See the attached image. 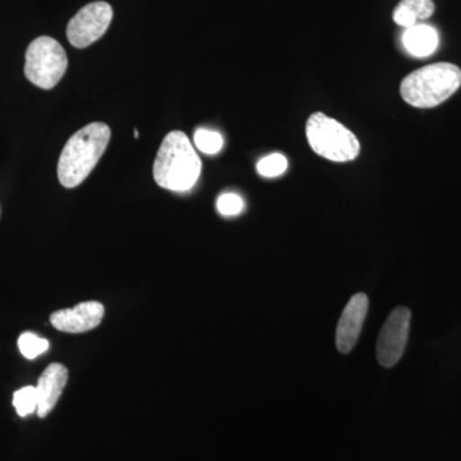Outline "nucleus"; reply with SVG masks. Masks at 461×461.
<instances>
[{
  "label": "nucleus",
  "mask_w": 461,
  "mask_h": 461,
  "mask_svg": "<svg viewBox=\"0 0 461 461\" xmlns=\"http://www.w3.org/2000/svg\"><path fill=\"white\" fill-rule=\"evenodd\" d=\"M109 139L111 129L105 123L94 122L78 130L60 153L58 162L60 184L67 189L83 184L104 154Z\"/></svg>",
  "instance_id": "obj_1"
},
{
  "label": "nucleus",
  "mask_w": 461,
  "mask_h": 461,
  "mask_svg": "<svg viewBox=\"0 0 461 461\" xmlns=\"http://www.w3.org/2000/svg\"><path fill=\"white\" fill-rule=\"evenodd\" d=\"M202 172V162L189 138L181 131L166 136L154 162V178L166 190L184 193L193 189Z\"/></svg>",
  "instance_id": "obj_2"
},
{
  "label": "nucleus",
  "mask_w": 461,
  "mask_h": 461,
  "mask_svg": "<svg viewBox=\"0 0 461 461\" xmlns=\"http://www.w3.org/2000/svg\"><path fill=\"white\" fill-rule=\"evenodd\" d=\"M461 86V69L453 63H435L411 72L403 78L400 93L415 108L442 104Z\"/></svg>",
  "instance_id": "obj_3"
},
{
  "label": "nucleus",
  "mask_w": 461,
  "mask_h": 461,
  "mask_svg": "<svg viewBox=\"0 0 461 461\" xmlns=\"http://www.w3.org/2000/svg\"><path fill=\"white\" fill-rule=\"evenodd\" d=\"M306 139L318 156L344 163L359 156L360 142L344 124L329 115L317 112L306 122Z\"/></svg>",
  "instance_id": "obj_4"
},
{
  "label": "nucleus",
  "mask_w": 461,
  "mask_h": 461,
  "mask_svg": "<svg viewBox=\"0 0 461 461\" xmlns=\"http://www.w3.org/2000/svg\"><path fill=\"white\" fill-rule=\"evenodd\" d=\"M67 66L66 51L56 39L41 36L27 48L25 75L41 89H53L62 80Z\"/></svg>",
  "instance_id": "obj_5"
},
{
  "label": "nucleus",
  "mask_w": 461,
  "mask_h": 461,
  "mask_svg": "<svg viewBox=\"0 0 461 461\" xmlns=\"http://www.w3.org/2000/svg\"><path fill=\"white\" fill-rule=\"evenodd\" d=\"M113 18V9L105 2L85 5L69 21L67 38L75 48H86L107 32Z\"/></svg>",
  "instance_id": "obj_6"
},
{
  "label": "nucleus",
  "mask_w": 461,
  "mask_h": 461,
  "mask_svg": "<svg viewBox=\"0 0 461 461\" xmlns=\"http://www.w3.org/2000/svg\"><path fill=\"white\" fill-rule=\"evenodd\" d=\"M411 321V311L405 306L396 308L384 321L377 341V360L384 368L396 366L402 359L408 344Z\"/></svg>",
  "instance_id": "obj_7"
},
{
  "label": "nucleus",
  "mask_w": 461,
  "mask_h": 461,
  "mask_svg": "<svg viewBox=\"0 0 461 461\" xmlns=\"http://www.w3.org/2000/svg\"><path fill=\"white\" fill-rule=\"evenodd\" d=\"M368 308L369 302L366 294H357L345 306L336 330V346L342 354L350 353L357 344Z\"/></svg>",
  "instance_id": "obj_8"
},
{
  "label": "nucleus",
  "mask_w": 461,
  "mask_h": 461,
  "mask_svg": "<svg viewBox=\"0 0 461 461\" xmlns=\"http://www.w3.org/2000/svg\"><path fill=\"white\" fill-rule=\"evenodd\" d=\"M104 317V306L98 302H86L71 309L51 314L54 329L67 333H84L98 327Z\"/></svg>",
  "instance_id": "obj_9"
},
{
  "label": "nucleus",
  "mask_w": 461,
  "mask_h": 461,
  "mask_svg": "<svg viewBox=\"0 0 461 461\" xmlns=\"http://www.w3.org/2000/svg\"><path fill=\"white\" fill-rule=\"evenodd\" d=\"M67 381H68V371L62 364H50L44 373L39 378L36 393H38V412L39 418H45L54 406L58 400L62 396Z\"/></svg>",
  "instance_id": "obj_10"
},
{
  "label": "nucleus",
  "mask_w": 461,
  "mask_h": 461,
  "mask_svg": "<svg viewBox=\"0 0 461 461\" xmlns=\"http://www.w3.org/2000/svg\"><path fill=\"white\" fill-rule=\"evenodd\" d=\"M403 47L417 58L429 57L435 53L438 47V33L432 26L417 23L409 27L402 36Z\"/></svg>",
  "instance_id": "obj_11"
},
{
  "label": "nucleus",
  "mask_w": 461,
  "mask_h": 461,
  "mask_svg": "<svg viewBox=\"0 0 461 461\" xmlns=\"http://www.w3.org/2000/svg\"><path fill=\"white\" fill-rule=\"evenodd\" d=\"M435 9L433 0H402L393 11V21L397 25L409 29L420 21L429 20L435 14Z\"/></svg>",
  "instance_id": "obj_12"
},
{
  "label": "nucleus",
  "mask_w": 461,
  "mask_h": 461,
  "mask_svg": "<svg viewBox=\"0 0 461 461\" xmlns=\"http://www.w3.org/2000/svg\"><path fill=\"white\" fill-rule=\"evenodd\" d=\"M14 406L20 417H27L38 411L36 387L27 386L16 391L14 395Z\"/></svg>",
  "instance_id": "obj_13"
},
{
  "label": "nucleus",
  "mask_w": 461,
  "mask_h": 461,
  "mask_svg": "<svg viewBox=\"0 0 461 461\" xmlns=\"http://www.w3.org/2000/svg\"><path fill=\"white\" fill-rule=\"evenodd\" d=\"M18 348L26 359H35L50 348V342L35 333L26 332L18 339Z\"/></svg>",
  "instance_id": "obj_14"
},
{
  "label": "nucleus",
  "mask_w": 461,
  "mask_h": 461,
  "mask_svg": "<svg viewBox=\"0 0 461 461\" xmlns=\"http://www.w3.org/2000/svg\"><path fill=\"white\" fill-rule=\"evenodd\" d=\"M194 142L200 151L205 154H217L223 148V138L220 132L212 130H196Z\"/></svg>",
  "instance_id": "obj_15"
},
{
  "label": "nucleus",
  "mask_w": 461,
  "mask_h": 461,
  "mask_svg": "<svg viewBox=\"0 0 461 461\" xmlns=\"http://www.w3.org/2000/svg\"><path fill=\"white\" fill-rule=\"evenodd\" d=\"M287 167L286 157L280 153H275L259 160L257 168L258 172L264 177H277V176H281L282 173L286 171Z\"/></svg>",
  "instance_id": "obj_16"
},
{
  "label": "nucleus",
  "mask_w": 461,
  "mask_h": 461,
  "mask_svg": "<svg viewBox=\"0 0 461 461\" xmlns=\"http://www.w3.org/2000/svg\"><path fill=\"white\" fill-rule=\"evenodd\" d=\"M217 209L223 215H238L244 211V200L236 194H223L218 198Z\"/></svg>",
  "instance_id": "obj_17"
},
{
  "label": "nucleus",
  "mask_w": 461,
  "mask_h": 461,
  "mask_svg": "<svg viewBox=\"0 0 461 461\" xmlns=\"http://www.w3.org/2000/svg\"><path fill=\"white\" fill-rule=\"evenodd\" d=\"M135 138H139V131H138V130H135Z\"/></svg>",
  "instance_id": "obj_18"
}]
</instances>
